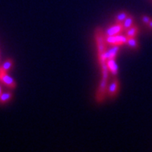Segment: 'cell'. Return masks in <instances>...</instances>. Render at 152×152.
<instances>
[{
	"mask_svg": "<svg viewBox=\"0 0 152 152\" xmlns=\"http://www.w3.org/2000/svg\"><path fill=\"white\" fill-rule=\"evenodd\" d=\"M124 23H116L113 26H110L105 32V36H115L120 34L124 30Z\"/></svg>",
	"mask_w": 152,
	"mask_h": 152,
	"instance_id": "277c9868",
	"label": "cell"
},
{
	"mask_svg": "<svg viewBox=\"0 0 152 152\" xmlns=\"http://www.w3.org/2000/svg\"><path fill=\"white\" fill-rule=\"evenodd\" d=\"M126 31V36L127 37H135L138 34V27L136 25H133L131 27L128 28L127 30H125Z\"/></svg>",
	"mask_w": 152,
	"mask_h": 152,
	"instance_id": "ba28073f",
	"label": "cell"
},
{
	"mask_svg": "<svg viewBox=\"0 0 152 152\" xmlns=\"http://www.w3.org/2000/svg\"><path fill=\"white\" fill-rule=\"evenodd\" d=\"M129 16V13L126 12H120L116 18V23H124V20H126V17Z\"/></svg>",
	"mask_w": 152,
	"mask_h": 152,
	"instance_id": "5bb4252c",
	"label": "cell"
},
{
	"mask_svg": "<svg viewBox=\"0 0 152 152\" xmlns=\"http://www.w3.org/2000/svg\"><path fill=\"white\" fill-rule=\"evenodd\" d=\"M12 65H13V61H12L11 58H8L0 68H2V70L6 71V72H8V71L10 70V68H12Z\"/></svg>",
	"mask_w": 152,
	"mask_h": 152,
	"instance_id": "4fadbf2b",
	"label": "cell"
},
{
	"mask_svg": "<svg viewBox=\"0 0 152 152\" xmlns=\"http://www.w3.org/2000/svg\"><path fill=\"white\" fill-rule=\"evenodd\" d=\"M12 97V94L11 92H5V93H2V95L0 96V103L4 104L6 102H9Z\"/></svg>",
	"mask_w": 152,
	"mask_h": 152,
	"instance_id": "8fae6325",
	"label": "cell"
},
{
	"mask_svg": "<svg viewBox=\"0 0 152 152\" xmlns=\"http://www.w3.org/2000/svg\"><path fill=\"white\" fill-rule=\"evenodd\" d=\"M95 39H96V46H97V51H98V60L99 63H103L106 61V52L107 50L106 46V37L105 34L102 32V30L100 27H96L95 30Z\"/></svg>",
	"mask_w": 152,
	"mask_h": 152,
	"instance_id": "6da1fadb",
	"label": "cell"
},
{
	"mask_svg": "<svg viewBox=\"0 0 152 152\" xmlns=\"http://www.w3.org/2000/svg\"><path fill=\"white\" fill-rule=\"evenodd\" d=\"M120 47L118 45H110V48H107L106 52V59H115L116 54L120 50Z\"/></svg>",
	"mask_w": 152,
	"mask_h": 152,
	"instance_id": "8992f818",
	"label": "cell"
},
{
	"mask_svg": "<svg viewBox=\"0 0 152 152\" xmlns=\"http://www.w3.org/2000/svg\"><path fill=\"white\" fill-rule=\"evenodd\" d=\"M151 20V19L148 16H145V15H144V16H142V21L145 24H148V23L150 22Z\"/></svg>",
	"mask_w": 152,
	"mask_h": 152,
	"instance_id": "9a60e30c",
	"label": "cell"
},
{
	"mask_svg": "<svg viewBox=\"0 0 152 152\" xmlns=\"http://www.w3.org/2000/svg\"><path fill=\"white\" fill-rule=\"evenodd\" d=\"M126 44H127L130 48H133V49H137L139 47L137 40L135 39V37H127Z\"/></svg>",
	"mask_w": 152,
	"mask_h": 152,
	"instance_id": "7c38bea8",
	"label": "cell"
},
{
	"mask_svg": "<svg viewBox=\"0 0 152 152\" xmlns=\"http://www.w3.org/2000/svg\"><path fill=\"white\" fill-rule=\"evenodd\" d=\"M148 26H149V27H150L151 29H152V20H150V22L148 23Z\"/></svg>",
	"mask_w": 152,
	"mask_h": 152,
	"instance_id": "2e32d148",
	"label": "cell"
},
{
	"mask_svg": "<svg viewBox=\"0 0 152 152\" xmlns=\"http://www.w3.org/2000/svg\"><path fill=\"white\" fill-rule=\"evenodd\" d=\"M120 89V82L116 78H114L113 79L112 82L110 83V86H108V92L107 95L110 96V98H113L117 95Z\"/></svg>",
	"mask_w": 152,
	"mask_h": 152,
	"instance_id": "5b68a950",
	"label": "cell"
},
{
	"mask_svg": "<svg viewBox=\"0 0 152 152\" xmlns=\"http://www.w3.org/2000/svg\"><path fill=\"white\" fill-rule=\"evenodd\" d=\"M106 64L108 67V69L110 72L112 73L113 75H116L118 74V66L116 63L115 59H107L106 60Z\"/></svg>",
	"mask_w": 152,
	"mask_h": 152,
	"instance_id": "52a82bcc",
	"label": "cell"
},
{
	"mask_svg": "<svg viewBox=\"0 0 152 152\" xmlns=\"http://www.w3.org/2000/svg\"><path fill=\"white\" fill-rule=\"evenodd\" d=\"M134 25V17L133 16L129 14V16L126 17V19L124 20V29L125 30H127L128 28L131 27Z\"/></svg>",
	"mask_w": 152,
	"mask_h": 152,
	"instance_id": "30bf717a",
	"label": "cell"
},
{
	"mask_svg": "<svg viewBox=\"0 0 152 152\" xmlns=\"http://www.w3.org/2000/svg\"><path fill=\"white\" fill-rule=\"evenodd\" d=\"M2 88H1V86H0V96H1V95H2Z\"/></svg>",
	"mask_w": 152,
	"mask_h": 152,
	"instance_id": "e0dca14e",
	"label": "cell"
},
{
	"mask_svg": "<svg viewBox=\"0 0 152 152\" xmlns=\"http://www.w3.org/2000/svg\"><path fill=\"white\" fill-rule=\"evenodd\" d=\"M115 37H116V45L122 46V45H124V44H126L127 37H126V35L117 34V35H115Z\"/></svg>",
	"mask_w": 152,
	"mask_h": 152,
	"instance_id": "9c48e42d",
	"label": "cell"
},
{
	"mask_svg": "<svg viewBox=\"0 0 152 152\" xmlns=\"http://www.w3.org/2000/svg\"><path fill=\"white\" fill-rule=\"evenodd\" d=\"M108 79L109 77L102 76L100 83L99 85L98 89L96 91V102L101 103L104 101L107 92H108Z\"/></svg>",
	"mask_w": 152,
	"mask_h": 152,
	"instance_id": "7a4b0ae2",
	"label": "cell"
},
{
	"mask_svg": "<svg viewBox=\"0 0 152 152\" xmlns=\"http://www.w3.org/2000/svg\"><path fill=\"white\" fill-rule=\"evenodd\" d=\"M0 82H2L3 84L12 89L16 87V81L7 74V72L2 70L1 68H0Z\"/></svg>",
	"mask_w": 152,
	"mask_h": 152,
	"instance_id": "3957f363",
	"label": "cell"
}]
</instances>
